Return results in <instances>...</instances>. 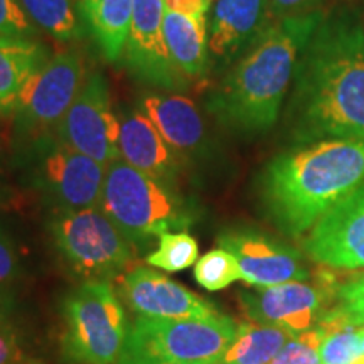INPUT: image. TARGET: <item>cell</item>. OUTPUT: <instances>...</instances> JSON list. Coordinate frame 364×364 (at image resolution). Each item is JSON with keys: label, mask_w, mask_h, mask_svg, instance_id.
I'll use <instances>...</instances> for the list:
<instances>
[{"label": "cell", "mask_w": 364, "mask_h": 364, "mask_svg": "<svg viewBox=\"0 0 364 364\" xmlns=\"http://www.w3.org/2000/svg\"><path fill=\"white\" fill-rule=\"evenodd\" d=\"M81 6L103 56L115 61L125 51L134 0H83Z\"/></svg>", "instance_id": "44dd1931"}, {"label": "cell", "mask_w": 364, "mask_h": 364, "mask_svg": "<svg viewBox=\"0 0 364 364\" xmlns=\"http://www.w3.org/2000/svg\"><path fill=\"white\" fill-rule=\"evenodd\" d=\"M322 2L324 0H268V6H270L272 19L277 22L317 14V9Z\"/></svg>", "instance_id": "f1b7e54d"}, {"label": "cell", "mask_w": 364, "mask_h": 364, "mask_svg": "<svg viewBox=\"0 0 364 364\" xmlns=\"http://www.w3.org/2000/svg\"><path fill=\"white\" fill-rule=\"evenodd\" d=\"M364 182V140L324 139L280 154L262 176V201L273 225L302 236Z\"/></svg>", "instance_id": "7a4b0ae2"}, {"label": "cell", "mask_w": 364, "mask_h": 364, "mask_svg": "<svg viewBox=\"0 0 364 364\" xmlns=\"http://www.w3.org/2000/svg\"><path fill=\"white\" fill-rule=\"evenodd\" d=\"M336 290L334 279L321 273L316 285L287 282L273 287H257L252 292H241L240 300L245 314L253 322L299 334L317 324Z\"/></svg>", "instance_id": "8fae6325"}, {"label": "cell", "mask_w": 364, "mask_h": 364, "mask_svg": "<svg viewBox=\"0 0 364 364\" xmlns=\"http://www.w3.org/2000/svg\"><path fill=\"white\" fill-rule=\"evenodd\" d=\"M164 11V0H134L125 61L134 76L144 83L182 90L189 78L177 70L167 51Z\"/></svg>", "instance_id": "7c38bea8"}, {"label": "cell", "mask_w": 364, "mask_h": 364, "mask_svg": "<svg viewBox=\"0 0 364 364\" xmlns=\"http://www.w3.org/2000/svg\"><path fill=\"white\" fill-rule=\"evenodd\" d=\"M29 21L59 41L80 38L81 27L73 0H19Z\"/></svg>", "instance_id": "603a6c76"}, {"label": "cell", "mask_w": 364, "mask_h": 364, "mask_svg": "<svg viewBox=\"0 0 364 364\" xmlns=\"http://www.w3.org/2000/svg\"><path fill=\"white\" fill-rule=\"evenodd\" d=\"M322 14L277 21L255 39L250 51L223 80L208 110L220 124L238 132H265L279 120L300 51Z\"/></svg>", "instance_id": "3957f363"}, {"label": "cell", "mask_w": 364, "mask_h": 364, "mask_svg": "<svg viewBox=\"0 0 364 364\" xmlns=\"http://www.w3.org/2000/svg\"><path fill=\"white\" fill-rule=\"evenodd\" d=\"M120 159L144 174L176 189L182 159L162 139L145 113L132 112L120 122Z\"/></svg>", "instance_id": "ac0fdd59"}, {"label": "cell", "mask_w": 364, "mask_h": 364, "mask_svg": "<svg viewBox=\"0 0 364 364\" xmlns=\"http://www.w3.org/2000/svg\"><path fill=\"white\" fill-rule=\"evenodd\" d=\"M321 341L322 332L317 326L294 334L270 364H322L318 356Z\"/></svg>", "instance_id": "484cf974"}, {"label": "cell", "mask_w": 364, "mask_h": 364, "mask_svg": "<svg viewBox=\"0 0 364 364\" xmlns=\"http://www.w3.org/2000/svg\"><path fill=\"white\" fill-rule=\"evenodd\" d=\"M199 247L194 236L188 231L164 233L159 236V248L147 257L150 267L161 268L169 273H177L196 265L199 260Z\"/></svg>", "instance_id": "cb8c5ba5"}, {"label": "cell", "mask_w": 364, "mask_h": 364, "mask_svg": "<svg viewBox=\"0 0 364 364\" xmlns=\"http://www.w3.org/2000/svg\"><path fill=\"white\" fill-rule=\"evenodd\" d=\"M29 147L36 189L58 208V213L100 206L107 166L53 135L36 140Z\"/></svg>", "instance_id": "ba28073f"}, {"label": "cell", "mask_w": 364, "mask_h": 364, "mask_svg": "<svg viewBox=\"0 0 364 364\" xmlns=\"http://www.w3.org/2000/svg\"><path fill=\"white\" fill-rule=\"evenodd\" d=\"M213 0H164L167 11L186 14L193 17H206Z\"/></svg>", "instance_id": "1f68e13d"}, {"label": "cell", "mask_w": 364, "mask_h": 364, "mask_svg": "<svg viewBox=\"0 0 364 364\" xmlns=\"http://www.w3.org/2000/svg\"><path fill=\"white\" fill-rule=\"evenodd\" d=\"M122 294L136 316L157 318H206L216 307L201 295L149 267H135L122 279Z\"/></svg>", "instance_id": "9a60e30c"}, {"label": "cell", "mask_w": 364, "mask_h": 364, "mask_svg": "<svg viewBox=\"0 0 364 364\" xmlns=\"http://www.w3.org/2000/svg\"><path fill=\"white\" fill-rule=\"evenodd\" d=\"M238 326L223 314L206 318L139 316L127 331L117 364H220Z\"/></svg>", "instance_id": "5b68a950"}, {"label": "cell", "mask_w": 364, "mask_h": 364, "mask_svg": "<svg viewBox=\"0 0 364 364\" xmlns=\"http://www.w3.org/2000/svg\"><path fill=\"white\" fill-rule=\"evenodd\" d=\"M34 24L26 16L19 0H0V36L33 39Z\"/></svg>", "instance_id": "83f0119b"}, {"label": "cell", "mask_w": 364, "mask_h": 364, "mask_svg": "<svg viewBox=\"0 0 364 364\" xmlns=\"http://www.w3.org/2000/svg\"><path fill=\"white\" fill-rule=\"evenodd\" d=\"M21 348L19 338L14 327L6 322L0 324V364H19Z\"/></svg>", "instance_id": "4dcf8cb0"}, {"label": "cell", "mask_w": 364, "mask_h": 364, "mask_svg": "<svg viewBox=\"0 0 364 364\" xmlns=\"http://www.w3.org/2000/svg\"><path fill=\"white\" fill-rule=\"evenodd\" d=\"M334 299L336 306L332 309L336 312L341 314L349 324L364 326V273L339 285Z\"/></svg>", "instance_id": "4316f807"}, {"label": "cell", "mask_w": 364, "mask_h": 364, "mask_svg": "<svg viewBox=\"0 0 364 364\" xmlns=\"http://www.w3.org/2000/svg\"><path fill=\"white\" fill-rule=\"evenodd\" d=\"M304 248L321 265L364 268V182L312 226Z\"/></svg>", "instance_id": "4fadbf2b"}, {"label": "cell", "mask_w": 364, "mask_h": 364, "mask_svg": "<svg viewBox=\"0 0 364 364\" xmlns=\"http://www.w3.org/2000/svg\"><path fill=\"white\" fill-rule=\"evenodd\" d=\"M359 336H361V348L364 354V326H359Z\"/></svg>", "instance_id": "836d02e7"}, {"label": "cell", "mask_w": 364, "mask_h": 364, "mask_svg": "<svg viewBox=\"0 0 364 364\" xmlns=\"http://www.w3.org/2000/svg\"><path fill=\"white\" fill-rule=\"evenodd\" d=\"M218 243L233 255L238 262L241 279L253 287L306 282L311 277L297 250L258 231H225L218 238Z\"/></svg>", "instance_id": "5bb4252c"}, {"label": "cell", "mask_w": 364, "mask_h": 364, "mask_svg": "<svg viewBox=\"0 0 364 364\" xmlns=\"http://www.w3.org/2000/svg\"><path fill=\"white\" fill-rule=\"evenodd\" d=\"M85 83L83 59L78 51H65L49 58L26 86L14 117L22 142L33 144L49 136L70 110Z\"/></svg>", "instance_id": "9c48e42d"}, {"label": "cell", "mask_w": 364, "mask_h": 364, "mask_svg": "<svg viewBox=\"0 0 364 364\" xmlns=\"http://www.w3.org/2000/svg\"><path fill=\"white\" fill-rule=\"evenodd\" d=\"M194 279L209 292H216L240 280L241 272L233 255L225 248H216L196 262Z\"/></svg>", "instance_id": "d4e9b609"}, {"label": "cell", "mask_w": 364, "mask_h": 364, "mask_svg": "<svg viewBox=\"0 0 364 364\" xmlns=\"http://www.w3.org/2000/svg\"><path fill=\"white\" fill-rule=\"evenodd\" d=\"M140 112L184 159H198L208 154L209 140L204 120L196 105L181 95H149L140 100Z\"/></svg>", "instance_id": "2e32d148"}, {"label": "cell", "mask_w": 364, "mask_h": 364, "mask_svg": "<svg viewBox=\"0 0 364 364\" xmlns=\"http://www.w3.org/2000/svg\"><path fill=\"white\" fill-rule=\"evenodd\" d=\"M12 312V302L11 297L6 294V290H0V324L9 322V316Z\"/></svg>", "instance_id": "d6a6232c"}, {"label": "cell", "mask_w": 364, "mask_h": 364, "mask_svg": "<svg viewBox=\"0 0 364 364\" xmlns=\"http://www.w3.org/2000/svg\"><path fill=\"white\" fill-rule=\"evenodd\" d=\"M19 255L7 231L0 226V290L19 275Z\"/></svg>", "instance_id": "f546056e"}, {"label": "cell", "mask_w": 364, "mask_h": 364, "mask_svg": "<svg viewBox=\"0 0 364 364\" xmlns=\"http://www.w3.org/2000/svg\"><path fill=\"white\" fill-rule=\"evenodd\" d=\"M290 102L300 142L364 140V24L343 11L324 17L300 51Z\"/></svg>", "instance_id": "6da1fadb"}, {"label": "cell", "mask_w": 364, "mask_h": 364, "mask_svg": "<svg viewBox=\"0 0 364 364\" xmlns=\"http://www.w3.org/2000/svg\"><path fill=\"white\" fill-rule=\"evenodd\" d=\"M164 38L177 70L188 78H199L208 70V17L164 11Z\"/></svg>", "instance_id": "ffe728a7"}, {"label": "cell", "mask_w": 364, "mask_h": 364, "mask_svg": "<svg viewBox=\"0 0 364 364\" xmlns=\"http://www.w3.org/2000/svg\"><path fill=\"white\" fill-rule=\"evenodd\" d=\"M56 134L68 147L103 166L120 159V120L113 113L110 90L103 75L91 73L86 76Z\"/></svg>", "instance_id": "30bf717a"}, {"label": "cell", "mask_w": 364, "mask_h": 364, "mask_svg": "<svg viewBox=\"0 0 364 364\" xmlns=\"http://www.w3.org/2000/svg\"><path fill=\"white\" fill-rule=\"evenodd\" d=\"M102 211L132 245H147L171 230H188L194 213L177 189L140 172L124 159L105 167Z\"/></svg>", "instance_id": "277c9868"}, {"label": "cell", "mask_w": 364, "mask_h": 364, "mask_svg": "<svg viewBox=\"0 0 364 364\" xmlns=\"http://www.w3.org/2000/svg\"><path fill=\"white\" fill-rule=\"evenodd\" d=\"M49 233L66 267L85 280H110L134 257L130 241L100 206L58 213Z\"/></svg>", "instance_id": "52a82bcc"}, {"label": "cell", "mask_w": 364, "mask_h": 364, "mask_svg": "<svg viewBox=\"0 0 364 364\" xmlns=\"http://www.w3.org/2000/svg\"><path fill=\"white\" fill-rule=\"evenodd\" d=\"M268 0H213L208 26L209 53L230 59L270 26Z\"/></svg>", "instance_id": "e0dca14e"}, {"label": "cell", "mask_w": 364, "mask_h": 364, "mask_svg": "<svg viewBox=\"0 0 364 364\" xmlns=\"http://www.w3.org/2000/svg\"><path fill=\"white\" fill-rule=\"evenodd\" d=\"M353 364H364V354H361V356H359Z\"/></svg>", "instance_id": "e575fe53"}, {"label": "cell", "mask_w": 364, "mask_h": 364, "mask_svg": "<svg viewBox=\"0 0 364 364\" xmlns=\"http://www.w3.org/2000/svg\"><path fill=\"white\" fill-rule=\"evenodd\" d=\"M127 317L108 280H85L63 302L59 351L65 364H117Z\"/></svg>", "instance_id": "8992f818"}, {"label": "cell", "mask_w": 364, "mask_h": 364, "mask_svg": "<svg viewBox=\"0 0 364 364\" xmlns=\"http://www.w3.org/2000/svg\"><path fill=\"white\" fill-rule=\"evenodd\" d=\"M48 61L38 41L0 36V117L14 115L26 86Z\"/></svg>", "instance_id": "d6986e66"}, {"label": "cell", "mask_w": 364, "mask_h": 364, "mask_svg": "<svg viewBox=\"0 0 364 364\" xmlns=\"http://www.w3.org/2000/svg\"><path fill=\"white\" fill-rule=\"evenodd\" d=\"M292 332L258 322H240L236 338L220 364H270Z\"/></svg>", "instance_id": "7402d4cb"}]
</instances>
